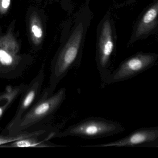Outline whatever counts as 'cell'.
<instances>
[{"instance_id":"52a82bcc","label":"cell","mask_w":158,"mask_h":158,"mask_svg":"<svg viewBox=\"0 0 158 158\" xmlns=\"http://www.w3.org/2000/svg\"><path fill=\"white\" fill-rule=\"evenodd\" d=\"M31 39L35 45L40 44L44 37V30L40 19L33 12L31 16L29 24Z\"/></svg>"},{"instance_id":"ba28073f","label":"cell","mask_w":158,"mask_h":158,"mask_svg":"<svg viewBox=\"0 0 158 158\" xmlns=\"http://www.w3.org/2000/svg\"><path fill=\"white\" fill-rule=\"evenodd\" d=\"M11 0H0V14L4 15L10 8Z\"/></svg>"},{"instance_id":"6da1fadb","label":"cell","mask_w":158,"mask_h":158,"mask_svg":"<svg viewBox=\"0 0 158 158\" xmlns=\"http://www.w3.org/2000/svg\"><path fill=\"white\" fill-rule=\"evenodd\" d=\"M83 32L82 24L79 23L67 42L52 62L49 83L44 89L49 95L54 93L59 83L76 64Z\"/></svg>"},{"instance_id":"5b68a950","label":"cell","mask_w":158,"mask_h":158,"mask_svg":"<svg viewBox=\"0 0 158 158\" xmlns=\"http://www.w3.org/2000/svg\"><path fill=\"white\" fill-rule=\"evenodd\" d=\"M19 45L11 31L0 38V63L10 66L15 62Z\"/></svg>"},{"instance_id":"3957f363","label":"cell","mask_w":158,"mask_h":158,"mask_svg":"<svg viewBox=\"0 0 158 158\" xmlns=\"http://www.w3.org/2000/svg\"><path fill=\"white\" fill-rule=\"evenodd\" d=\"M66 97L65 88L59 89L52 95L44 90L38 103L28 114L26 118L27 125H33L52 116L61 107Z\"/></svg>"},{"instance_id":"7a4b0ae2","label":"cell","mask_w":158,"mask_h":158,"mask_svg":"<svg viewBox=\"0 0 158 158\" xmlns=\"http://www.w3.org/2000/svg\"><path fill=\"white\" fill-rule=\"evenodd\" d=\"M120 130L119 125L113 121L93 117L85 119L63 131L56 132L54 138L71 136L83 139H97L110 136Z\"/></svg>"},{"instance_id":"9c48e42d","label":"cell","mask_w":158,"mask_h":158,"mask_svg":"<svg viewBox=\"0 0 158 158\" xmlns=\"http://www.w3.org/2000/svg\"><path fill=\"white\" fill-rule=\"evenodd\" d=\"M8 140V139H0V145L4 143H8L10 141H12L13 140Z\"/></svg>"},{"instance_id":"8992f818","label":"cell","mask_w":158,"mask_h":158,"mask_svg":"<svg viewBox=\"0 0 158 158\" xmlns=\"http://www.w3.org/2000/svg\"><path fill=\"white\" fill-rule=\"evenodd\" d=\"M158 15V1L150 7L142 18L136 29V37L146 34L156 26Z\"/></svg>"},{"instance_id":"277c9868","label":"cell","mask_w":158,"mask_h":158,"mask_svg":"<svg viewBox=\"0 0 158 158\" xmlns=\"http://www.w3.org/2000/svg\"><path fill=\"white\" fill-rule=\"evenodd\" d=\"M114 48L112 30L109 20H106L102 27L98 43L97 66L102 81H106L110 74V59Z\"/></svg>"},{"instance_id":"30bf717a","label":"cell","mask_w":158,"mask_h":158,"mask_svg":"<svg viewBox=\"0 0 158 158\" xmlns=\"http://www.w3.org/2000/svg\"><path fill=\"white\" fill-rule=\"evenodd\" d=\"M2 113H3L2 109V108H0V117H1V116H2Z\"/></svg>"}]
</instances>
